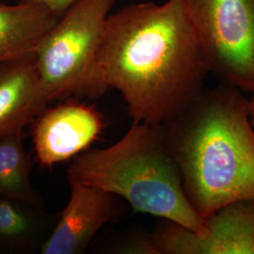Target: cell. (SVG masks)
Returning <instances> with one entry per match:
<instances>
[{"mask_svg": "<svg viewBox=\"0 0 254 254\" xmlns=\"http://www.w3.org/2000/svg\"><path fill=\"white\" fill-rule=\"evenodd\" d=\"M71 194L42 246V254H81L107 223L119 214L115 195L98 188L69 182Z\"/></svg>", "mask_w": 254, "mask_h": 254, "instance_id": "ba28073f", "label": "cell"}, {"mask_svg": "<svg viewBox=\"0 0 254 254\" xmlns=\"http://www.w3.org/2000/svg\"><path fill=\"white\" fill-rule=\"evenodd\" d=\"M56 220L45 208L0 197V251L11 254L41 251Z\"/></svg>", "mask_w": 254, "mask_h": 254, "instance_id": "8fae6325", "label": "cell"}, {"mask_svg": "<svg viewBox=\"0 0 254 254\" xmlns=\"http://www.w3.org/2000/svg\"><path fill=\"white\" fill-rule=\"evenodd\" d=\"M58 20L51 9L40 3H0V64L35 54Z\"/></svg>", "mask_w": 254, "mask_h": 254, "instance_id": "30bf717a", "label": "cell"}, {"mask_svg": "<svg viewBox=\"0 0 254 254\" xmlns=\"http://www.w3.org/2000/svg\"><path fill=\"white\" fill-rule=\"evenodd\" d=\"M25 1L43 4L51 9L60 18L64 15V12L69 9V7L75 0H25Z\"/></svg>", "mask_w": 254, "mask_h": 254, "instance_id": "5bb4252c", "label": "cell"}, {"mask_svg": "<svg viewBox=\"0 0 254 254\" xmlns=\"http://www.w3.org/2000/svg\"><path fill=\"white\" fill-rule=\"evenodd\" d=\"M11 1H14V2H18V1H21V0H11Z\"/></svg>", "mask_w": 254, "mask_h": 254, "instance_id": "2e32d148", "label": "cell"}, {"mask_svg": "<svg viewBox=\"0 0 254 254\" xmlns=\"http://www.w3.org/2000/svg\"><path fill=\"white\" fill-rule=\"evenodd\" d=\"M250 101L222 83L203 89L165 126L166 144L186 194L204 221L230 202L254 200V130Z\"/></svg>", "mask_w": 254, "mask_h": 254, "instance_id": "7a4b0ae2", "label": "cell"}, {"mask_svg": "<svg viewBox=\"0 0 254 254\" xmlns=\"http://www.w3.org/2000/svg\"><path fill=\"white\" fill-rule=\"evenodd\" d=\"M199 236L164 220L151 235L157 254H254V200L230 202L205 219Z\"/></svg>", "mask_w": 254, "mask_h": 254, "instance_id": "8992f818", "label": "cell"}, {"mask_svg": "<svg viewBox=\"0 0 254 254\" xmlns=\"http://www.w3.org/2000/svg\"><path fill=\"white\" fill-rule=\"evenodd\" d=\"M23 131L0 136V197L46 208L30 179V161Z\"/></svg>", "mask_w": 254, "mask_h": 254, "instance_id": "7c38bea8", "label": "cell"}, {"mask_svg": "<svg viewBox=\"0 0 254 254\" xmlns=\"http://www.w3.org/2000/svg\"><path fill=\"white\" fill-rule=\"evenodd\" d=\"M67 178L109 192L136 212L173 221L199 236L207 231L186 194L181 172L166 144L165 126L133 122L114 144L73 157Z\"/></svg>", "mask_w": 254, "mask_h": 254, "instance_id": "3957f363", "label": "cell"}, {"mask_svg": "<svg viewBox=\"0 0 254 254\" xmlns=\"http://www.w3.org/2000/svg\"><path fill=\"white\" fill-rule=\"evenodd\" d=\"M199 36L210 73L254 91V0H182Z\"/></svg>", "mask_w": 254, "mask_h": 254, "instance_id": "5b68a950", "label": "cell"}, {"mask_svg": "<svg viewBox=\"0 0 254 254\" xmlns=\"http://www.w3.org/2000/svg\"><path fill=\"white\" fill-rule=\"evenodd\" d=\"M48 104L35 54L0 64V136L24 130Z\"/></svg>", "mask_w": 254, "mask_h": 254, "instance_id": "9c48e42d", "label": "cell"}, {"mask_svg": "<svg viewBox=\"0 0 254 254\" xmlns=\"http://www.w3.org/2000/svg\"><path fill=\"white\" fill-rule=\"evenodd\" d=\"M103 128L100 113L75 99L46 109L35 120L32 132L38 162L51 168L75 157L88 150Z\"/></svg>", "mask_w": 254, "mask_h": 254, "instance_id": "52a82bcc", "label": "cell"}, {"mask_svg": "<svg viewBox=\"0 0 254 254\" xmlns=\"http://www.w3.org/2000/svg\"><path fill=\"white\" fill-rule=\"evenodd\" d=\"M116 0H75L38 46L36 65L48 103L97 98L108 91L99 53Z\"/></svg>", "mask_w": 254, "mask_h": 254, "instance_id": "277c9868", "label": "cell"}, {"mask_svg": "<svg viewBox=\"0 0 254 254\" xmlns=\"http://www.w3.org/2000/svg\"><path fill=\"white\" fill-rule=\"evenodd\" d=\"M250 101L249 104V113H250V121H251V125L254 128V91L253 92V97Z\"/></svg>", "mask_w": 254, "mask_h": 254, "instance_id": "9a60e30c", "label": "cell"}, {"mask_svg": "<svg viewBox=\"0 0 254 254\" xmlns=\"http://www.w3.org/2000/svg\"><path fill=\"white\" fill-rule=\"evenodd\" d=\"M106 88L135 123L166 126L200 91L208 62L182 0L141 2L110 13L99 53Z\"/></svg>", "mask_w": 254, "mask_h": 254, "instance_id": "6da1fadb", "label": "cell"}, {"mask_svg": "<svg viewBox=\"0 0 254 254\" xmlns=\"http://www.w3.org/2000/svg\"><path fill=\"white\" fill-rule=\"evenodd\" d=\"M111 253L129 254H157L151 236H129L111 247Z\"/></svg>", "mask_w": 254, "mask_h": 254, "instance_id": "4fadbf2b", "label": "cell"}]
</instances>
